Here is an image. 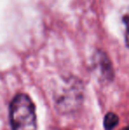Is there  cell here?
<instances>
[{
    "mask_svg": "<svg viewBox=\"0 0 129 130\" xmlns=\"http://www.w3.org/2000/svg\"><path fill=\"white\" fill-rule=\"evenodd\" d=\"M10 123L12 130H36L34 105L26 94H19L10 105Z\"/></svg>",
    "mask_w": 129,
    "mask_h": 130,
    "instance_id": "1",
    "label": "cell"
},
{
    "mask_svg": "<svg viewBox=\"0 0 129 130\" xmlns=\"http://www.w3.org/2000/svg\"><path fill=\"white\" fill-rule=\"evenodd\" d=\"M98 67L101 71L103 76L105 78H112V69L110 63L109 62V59L104 56V55L100 53L99 57H98Z\"/></svg>",
    "mask_w": 129,
    "mask_h": 130,
    "instance_id": "2",
    "label": "cell"
},
{
    "mask_svg": "<svg viewBox=\"0 0 129 130\" xmlns=\"http://www.w3.org/2000/svg\"><path fill=\"white\" fill-rule=\"evenodd\" d=\"M119 124V117L113 112H109L105 115L103 120V127L105 130H112Z\"/></svg>",
    "mask_w": 129,
    "mask_h": 130,
    "instance_id": "3",
    "label": "cell"
},
{
    "mask_svg": "<svg viewBox=\"0 0 129 130\" xmlns=\"http://www.w3.org/2000/svg\"><path fill=\"white\" fill-rule=\"evenodd\" d=\"M122 20L125 24V41L126 46L129 48V8H127L126 12H124Z\"/></svg>",
    "mask_w": 129,
    "mask_h": 130,
    "instance_id": "4",
    "label": "cell"
},
{
    "mask_svg": "<svg viewBox=\"0 0 129 130\" xmlns=\"http://www.w3.org/2000/svg\"><path fill=\"white\" fill-rule=\"evenodd\" d=\"M123 130H129V127H126V128H124Z\"/></svg>",
    "mask_w": 129,
    "mask_h": 130,
    "instance_id": "5",
    "label": "cell"
}]
</instances>
